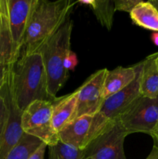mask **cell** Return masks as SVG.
I'll list each match as a JSON object with an SVG mask.
<instances>
[{
    "mask_svg": "<svg viewBox=\"0 0 158 159\" xmlns=\"http://www.w3.org/2000/svg\"><path fill=\"white\" fill-rule=\"evenodd\" d=\"M141 61L132 67H117L108 71L103 85V99L105 100L110 96L119 93L134 81L140 68Z\"/></svg>",
    "mask_w": 158,
    "mask_h": 159,
    "instance_id": "cell-12",
    "label": "cell"
},
{
    "mask_svg": "<svg viewBox=\"0 0 158 159\" xmlns=\"http://www.w3.org/2000/svg\"><path fill=\"white\" fill-rule=\"evenodd\" d=\"M21 127L26 134L40 139L47 147L59 141L52 124V102L37 100L29 104L23 112Z\"/></svg>",
    "mask_w": 158,
    "mask_h": 159,
    "instance_id": "cell-5",
    "label": "cell"
},
{
    "mask_svg": "<svg viewBox=\"0 0 158 159\" xmlns=\"http://www.w3.org/2000/svg\"><path fill=\"white\" fill-rule=\"evenodd\" d=\"M156 68H157V69H158V55L156 58Z\"/></svg>",
    "mask_w": 158,
    "mask_h": 159,
    "instance_id": "cell-29",
    "label": "cell"
},
{
    "mask_svg": "<svg viewBox=\"0 0 158 159\" xmlns=\"http://www.w3.org/2000/svg\"><path fill=\"white\" fill-rule=\"evenodd\" d=\"M48 148L49 159H84L83 150L64 144L60 140Z\"/></svg>",
    "mask_w": 158,
    "mask_h": 159,
    "instance_id": "cell-19",
    "label": "cell"
},
{
    "mask_svg": "<svg viewBox=\"0 0 158 159\" xmlns=\"http://www.w3.org/2000/svg\"><path fill=\"white\" fill-rule=\"evenodd\" d=\"M108 71L107 68L97 71L76 90L77 107L74 120L85 115L94 116L99 111L104 101L103 85Z\"/></svg>",
    "mask_w": 158,
    "mask_h": 159,
    "instance_id": "cell-9",
    "label": "cell"
},
{
    "mask_svg": "<svg viewBox=\"0 0 158 159\" xmlns=\"http://www.w3.org/2000/svg\"><path fill=\"white\" fill-rule=\"evenodd\" d=\"M1 93L6 101L8 111L6 125L0 138V159H5L19 144L24 134L21 127L23 111L19 109L15 102L8 65L4 82L1 87Z\"/></svg>",
    "mask_w": 158,
    "mask_h": 159,
    "instance_id": "cell-7",
    "label": "cell"
},
{
    "mask_svg": "<svg viewBox=\"0 0 158 159\" xmlns=\"http://www.w3.org/2000/svg\"><path fill=\"white\" fill-rule=\"evenodd\" d=\"M6 71H7V65H0V90H1V87L4 82Z\"/></svg>",
    "mask_w": 158,
    "mask_h": 159,
    "instance_id": "cell-24",
    "label": "cell"
},
{
    "mask_svg": "<svg viewBox=\"0 0 158 159\" xmlns=\"http://www.w3.org/2000/svg\"><path fill=\"white\" fill-rule=\"evenodd\" d=\"M8 66L15 102L21 111L34 101L53 102L57 98L48 91L47 77L39 53L21 55Z\"/></svg>",
    "mask_w": 158,
    "mask_h": 159,
    "instance_id": "cell-2",
    "label": "cell"
},
{
    "mask_svg": "<svg viewBox=\"0 0 158 159\" xmlns=\"http://www.w3.org/2000/svg\"><path fill=\"white\" fill-rule=\"evenodd\" d=\"M77 107V93L56 98L52 102V124L58 133L64 126L73 120Z\"/></svg>",
    "mask_w": 158,
    "mask_h": 159,
    "instance_id": "cell-14",
    "label": "cell"
},
{
    "mask_svg": "<svg viewBox=\"0 0 158 159\" xmlns=\"http://www.w3.org/2000/svg\"><path fill=\"white\" fill-rule=\"evenodd\" d=\"M77 55L74 52H73L72 51H70L68 52V55H67L66 59H65L64 61V68L65 69L68 71H69L70 70H74V68L76 67V65H77Z\"/></svg>",
    "mask_w": 158,
    "mask_h": 159,
    "instance_id": "cell-22",
    "label": "cell"
},
{
    "mask_svg": "<svg viewBox=\"0 0 158 159\" xmlns=\"http://www.w3.org/2000/svg\"><path fill=\"white\" fill-rule=\"evenodd\" d=\"M150 2L158 10V0H150Z\"/></svg>",
    "mask_w": 158,
    "mask_h": 159,
    "instance_id": "cell-28",
    "label": "cell"
},
{
    "mask_svg": "<svg viewBox=\"0 0 158 159\" xmlns=\"http://www.w3.org/2000/svg\"><path fill=\"white\" fill-rule=\"evenodd\" d=\"M129 14L136 25L158 33V10L150 1H142Z\"/></svg>",
    "mask_w": 158,
    "mask_h": 159,
    "instance_id": "cell-16",
    "label": "cell"
},
{
    "mask_svg": "<svg viewBox=\"0 0 158 159\" xmlns=\"http://www.w3.org/2000/svg\"><path fill=\"white\" fill-rule=\"evenodd\" d=\"M75 3L71 0H33L20 56L37 53L68 20Z\"/></svg>",
    "mask_w": 158,
    "mask_h": 159,
    "instance_id": "cell-1",
    "label": "cell"
},
{
    "mask_svg": "<svg viewBox=\"0 0 158 159\" xmlns=\"http://www.w3.org/2000/svg\"><path fill=\"white\" fill-rule=\"evenodd\" d=\"M151 38L153 43H154L156 46H158V33L157 32L153 33L151 36Z\"/></svg>",
    "mask_w": 158,
    "mask_h": 159,
    "instance_id": "cell-27",
    "label": "cell"
},
{
    "mask_svg": "<svg viewBox=\"0 0 158 159\" xmlns=\"http://www.w3.org/2000/svg\"><path fill=\"white\" fill-rule=\"evenodd\" d=\"M146 159H158V145H153L151 152Z\"/></svg>",
    "mask_w": 158,
    "mask_h": 159,
    "instance_id": "cell-25",
    "label": "cell"
},
{
    "mask_svg": "<svg viewBox=\"0 0 158 159\" xmlns=\"http://www.w3.org/2000/svg\"><path fill=\"white\" fill-rule=\"evenodd\" d=\"M93 116L85 115L73 120L57 133L60 141L83 150L87 145L88 133Z\"/></svg>",
    "mask_w": 158,
    "mask_h": 159,
    "instance_id": "cell-11",
    "label": "cell"
},
{
    "mask_svg": "<svg viewBox=\"0 0 158 159\" xmlns=\"http://www.w3.org/2000/svg\"><path fill=\"white\" fill-rule=\"evenodd\" d=\"M154 142H155V144H158V138H154Z\"/></svg>",
    "mask_w": 158,
    "mask_h": 159,
    "instance_id": "cell-30",
    "label": "cell"
},
{
    "mask_svg": "<svg viewBox=\"0 0 158 159\" xmlns=\"http://www.w3.org/2000/svg\"><path fill=\"white\" fill-rule=\"evenodd\" d=\"M141 69L142 61L134 81L120 92L112 95L103 101L99 111L93 116L87 144L102 132L106 126L119 119L129 106L140 96L139 79Z\"/></svg>",
    "mask_w": 158,
    "mask_h": 159,
    "instance_id": "cell-4",
    "label": "cell"
},
{
    "mask_svg": "<svg viewBox=\"0 0 158 159\" xmlns=\"http://www.w3.org/2000/svg\"><path fill=\"white\" fill-rule=\"evenodd\" d=\"M118 120L129 134L145 133L150 135L158 124V96H139Z\"/></svg>",
    "mask_w": 158,
    "mask_h": 159,
    "instance_id": "cell-8",
    "label": "cell"
},
{
    "mask_svg": "<svg viewBox=\"0 0 158 159\" xmlns=\"http://www.w3.org/2000/svg\"><path fill=\"white\" fill-rule=\"evenodd\" d=\"M77 3L89 6L100 24L111 30L116 12L114 0H81L77 1Z\"/></svg>",
    "mask_w": 158,
    "mask_h": 159,
    "instance_id": "cell-17",
    "label": "cell"
},
{
    "mask_svg": "<svg viewBox=\"0 0 158 159\" xmlns=\"http://www.w3.org/2000/svg\"><path fill=\"white\" fill-rule=\"evenodd\" d=\"M7 107H6V101L4 97L1 93L0 90V138L2 134L3 129L6 125V120H7Z\"/></svg>",
    "mask_w": 158,
    "mask_h": 159,
    "instance_id": "cell-21",
    "label": "cell"
},
{
    "mask_svg": "<svg viewBox=\"0 0 158 159\" xmlns=\"http://www.w3.org/2000/svg\"><path fill=\"white\" fill-rule=\"evenodd\" d=\"M142 0H114L116 11L131 12Z\"/></svg>",
    "mask_w": 158,
    "mask_h": 159,
    "instance_id": "cell-20",
    "label": "cell"
},
{
    "mask_svg": "<svg viewBox=\"0 0 158 159\" xmlns=\"http://www.w3.org/2000/svg\"><path fill=\"white\" fill-rule=\"evenodd\" d=\"M46 147H47V145L43 143L28 159H44L45 151H46Z\"/></svg>",
    "mask_w": 158,
    "mask_h": 159,
    "instance_id": "cell-23",
    "label": "cell"
},
{
    "mask_svg": "<svg viewBox=\"0 0 158 159\" xmlns=\"http://www.w3.org/2000/svg\"><path fill=\"white\" fill-rule=\"evenodd\" d=\"M43 143L38 138L24 133L19 144L5 159H28Z\"/></svg>",
    "mask_w": 158,
    "mask_h": 159,
    "instance_id": "cell-18",
    "label": "cell"
},
{
    "mask_svg": "<svg viewBox=\"0 0 158 159\" xmlns=\"http://www.w3.org/2000/svg\"><path fill=\"white\" fill-rule=\"evenodd\" d=\"M157 53L150 54L142 61V69L139 79L140 96L148 98L158 96V69L156 65Z\"/></svg>",
    "mask_w": 158,
    "mask_h": 159,
    "instance_id": "cell-15",
    "label": "cell"
},
{
    "mask_svg": "<svg viewBox=\"0 0 158 159\" xmlns=\"http://www.w3.org/2000/svg\"><path fill=\"white\" fill-rule=\"evenodd\" d=\"M33 0H7L9 26L15 61L21 54Z\"/></svg>",
    "mask_w": 158,
    "mask_h": 159,
    "instance_id": "cell-10",
    "label": "cell"
},
{
    "mask_svg": "<svg viewBox=\"0 0 158 159\" xmlns=\"http://www.w3.org/2000/svg\"><path fill=\"white\" fill-rule=\"evenodd\" d=\"M128 134L119 120L113 121L88 143L84 159H127L123 145Z\"/></svg>",
    "mask_w": 158,
    "mask_h": 159,
    "instance_id": "cell-6",
    "label": "cell"
},
{
    "mask_svg": "<svg viewBox=\"0 0 158 159\" xmlns=\"http://www.w3.org/2000/svg\"><path fill=\"white\" fill-rule=\"evenodd\" d=\"M150 136L153 138V139L158 138V124H156V126L155 127V128L153 129V130L152 131V133L150 134Z\"/></svg>",
    "mask_w": 158,
    "mask_h": 159,
    "instance_id": "cell-26",
    "label": "cell"
},
{
    "mask_svg": "<svg viewBox=\"0 0 158 159\" xmlns=\"http://www.w3.org/2000/svg\"><path fill=\"white\" fill-rule=\"evenodd\" d=\"M73 21L68 20L37 51L40 54L47 77L48 91L52 97L63 88L68 79L69 71L64 68V61L71 51Z\"/></svg>",
    "mask_w": 158,
    "mask_h": 159,
    "instance_id": "cell-3",
    "label": "cell"
},
{
    "mask_svg": "<svg viewBox=\"0 0 158 159\" xmlns=\"http://www.w3.org/2000/svg\"><path fill=\"white\" fill-rule=\"evenodd\" d=\"M15 61L7 0H0V65H9Z\"/></svg>",
    "mask_w": 158,
    "mask_h": 159,
    "instance_id": "cell-13",
    "label": "cell"
}]
</instances>
